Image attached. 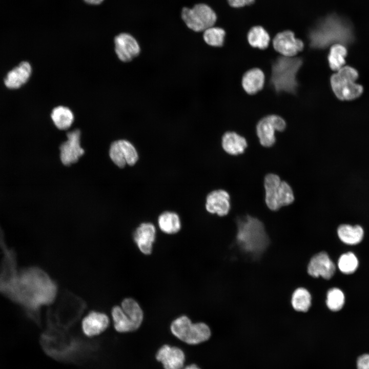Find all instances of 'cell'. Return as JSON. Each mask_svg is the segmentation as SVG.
<instances>
[{
	"mask_svg": "<svg viewBox=\"0 0 369 369\" xmlns=\"http://www.w3.org/2000/svg\"><path fill=\"white\" fill-rule=\"evenodd\" d=\"M23 294L28 306L36 310L39 306L52 303L57 293L55 282L44 271L31 269L24 277Z\"/></svg>",
	"mask_w": 369,
	"mask_h": 369,
	"instance_id": "6da1fadb",
	"label": "cell"
},
{
	"mask_svg": "<svg viewBox=\"0 0 369 369\" xmlns=\"http://www.w3.org/2000/svg\"><path fill=\"white\" fill-rule=\"evenodd\" d=\"M236 223V242L242 250L257 253L266 249L269 239L260 220L248 215L237 217Z\"/></svg>",
	"mask_w": 369,
	"mask_h": 369,
	"instance_id": "7a4b0ae2",
	"label": "cell"
},
{
	"mask_svg": "<svg viewBox=\"0 0 369 369\" xmlns=\"http://www.w3.org/2000/svg\"><path fill=\"white\" fill-rule=\"evenodd\" d=\"M299 58L281 57L272 66L271 84L278 92L295 93L298 86L296 74L302 65Z\"/></svg>",
	"mask_w": 369,
	"mask_h": 369,
	"instance_id": "3957f363",
	"label": "cell"
},
{
	"mask_svg": "<svg viewBox=\"0 0 369 369\" xmlns=\"http://www.w3.org/2000/svg\"><path fill=\"white\" fill-rule=\"evenodd\" d=\"M172 333L180 340L196 344L208 340L211 335L209 326L205 323H193L187 315L175 318L170 325Z\"/></svg>",
	"mask_w": 369,
	"mask_h": 369,
	"instance_id": "277c9868",
	"label": "cell"
},
{
	"mask_svg": "<svg viewBox=\"0 0 369 369\" xmlns=\"http://www.w3.org/2000/svg\"><path fill=\"white\" fill-rule=\"evenodd\" d=\"M265 191V201L268 207L272 211L279 210L281 207L291 204L294 195L291 186L285 181H281L275 174H268L264 178Z\"/></svg>",
	"mask_w": 369,
	"mask_h": 369,
	"instance_id": "5b68a950",
	"label": "cell"
},
{
	"mask_svg": "<svg viewBox=\"0 0 369 369\" xmlns=\"http://www.w3.org/2000/svg\"><path fill=\"white\" fill-rule=\"evenodd\" d=\"M358 76L357 71L348 66H343L332 76L331 86L339 99L351 100L361 94L362 87L355 83Z\"/></svg>",
	"mask_w": 369,
	"mask_h": 369,
	"instance_id": "8992f818",
	"label": "cell"
},
{
	"mask_svg": "<svg viewBox=\"0 0 369 369\" xmlns=\"http://www.w3.org/2000/svg\"><path fill=\"white\" fill-rule=\"evenodd\" d=\"M86 307L84 301L78 296L66 292L61 297L53 314V322L58 326L70 325L80 317Z\"/></svg>",
	"mask_w": 369,
	"mask_h": 369,
	"instance_id": "52a82bcc",
	"label": "cell"
},
{
	"mask_svg": "<svg viewBox=\"0 0 369 369\" xmlns=\"http://www.w3.org/2000/svg\"><path fill=\"white\" fill-rule=\"evenodd\" d=\"M181 16L186 26L195 32L204 31L217 20L215 11L205 4H196L192 8H183Z\"/></svg>",
	"mask_w": 369,
	"mask_h": 369,
	"instance_id": "ba28073f",
	"label": "cell"
},
{
	"mask_svg": "<svg viewBox=\"0 0 369 369\" xmlns=\"http://www.w3.org/2000/svg\"><path fill=\"white\" fill-rule=\"evenodd\" d=\"M109 155L113 162L120 168L127 164L134 165L138 159V154L135 147L125 139L117 140L112 143Z\"/></svg>",
	"mask_w": 369,
	"mask_h": 369,
	"instance_id": "9c48e42d",
	"label": "cell"
},
{
	"mask_svg": "<svg viewBox=\"0 0 369 369\" xmlns=\"http://www.w3.org/2000/svg\"><path fill=\"white\" fill-rule=\"evenodd\" d=\"M67 140L60 146V157L66 166L75 163L85 153L80 144V131L75 129L67 134Z\"/></svg>",
	"mask_w": 369,
	"mask_h": 369,
	"instance_id": "30bf717a",
	"label": "cell"
},
{
	"mask_svg": "<svg viewBox=\"0 0 369 369\" xmlns=\"http://www.w3.org/2000/svg\"><path fill=\"white\" fill-rule=\"evenodd\" d=\"M274 49L286 57H293L301 51L303 42L295 37L291 30H284L276 34L273 40Z\"/></svg>",
	"mask_w": 369,
	"mask_h": 369,
	"instance_id": "8fae6325",
	"label": "cell"
},
{
	"mask_svg": "<svg viewBox=\"0 0 369 369\" xmlns=\"http://www.w3.org/2000/svg\"><path fill=\"white\" fill-rule=\"evenodd\" d=\"M114 43L115 53L118 59L122 61H130L140 53L139 44L129 33H121L118 34L115 37Z\"/></svg>",
	"mask_w": 369,
	"mask_h": 369,
	"instance_id": "7c38bea8",
	"label": "cell"
},
{
	"mask_svg": "<svg viewBox=\"0 0 369 369\" xmlns=\"http://www.w3.org/2000/svg\"><path fill=\"white\" fill-rule=\"evenodd\" d=\"M335 265L325 252H319L310 259L307 267L308 274L314 278L330 279L334 275Z\"/></svg>",
	"mask_w": 369,
	"mask_h": 369,
	"instance_id": "4fadbf2b",
	"label": "cell"
},
{
	"mask_svg": "<svg viewBox=\"0 0 369 369\" xmlns=\"http://www.w3.org/2000/svg\"><path fill=\"white\" fill-rule=\"evenodd\" d=\"M133 240L139 251L146 255L151 254L156 238V229L151 222H143L135 230Z\"/></svg>",
	"mask_w": 369,
	"mask_h": 369,
	"instance_id": "5bb4252c",
	"label": "cell"
},
{
	"mask_svg": "<svg viewBox=\"0 0 369 369\" xmlns=\"http://www.w3.org/2000/svg\"><path fill=\"white\" fill-rule=\"evenodd\" d=\"M205 208L211 214H216L220 217L226 216L231 208L229 193L223 189L210 192L206 198Z\"/></svg>",
	"mask_w": 369,
	"mask_h": 369,
	"instance_id": "9a60e30c",
	"label": "cell"
},
{
	"mask_svg": "<svg viewBox=\"0 0 369 369\" xmlns=\"http://www.w3.org/2000/svg\"><path fill=\"white\" fill-rule=\"evenodd\" d=\"M82 330L88 337L97 336L105 331L109 325L108 316L100 312L92 311L83 320Z\"/></svg>",
	"mask_w": 369,
	"mask_h": 369,
	"instance_id": "2e32d148",
	"label": "cell"
},
{
	"mask_svg": "<svg viewBox=\"0 0 369 369\" xmlns=\"http://www.w3.org/2000/svg\"><path fill=\"white\" fill-rule=\"evenodd\" d=\"M156 359L162 363L165 369H181L184 355L178 347L165 345L158 351Z\"/></svg>",
	"mask_w": 369,
	"mask_h": 369,
	"instance_id": "e0dca14e",
	"label": "cell"
},
{
	"mask_svg": "<svg viewBox=\"0 0 369 369\" xmlns=\"http://www.w3.org/2000/svg\"><path fill=\"white\" fill-rule=\"evenodd\" d=\"M31 73L30 64L27 61H23L7 74L5 85L9 89L18 88L28 80Z\"/></svg>",
	"mask_w": 369,
	"mask_h": 369,
	"instance_id": "ac0fdd59",
	"label": "cell"
},
{
	"mask_svg": "<svg viewBox=\"0 0 369 369\" xmlns=\"http://www.w3.org/2000/svg\"><path fill=\"white\" fill-rule=\"evenodd\" d=\"M337 233L342 242L348 245H355L362 240L364 231L363 228L358 224L342 223L337 228Z\"/></svg>",
	"mask_w": 369,
	"mask_h": 369,
	"instance_id": "d6986e66",
	"label": "cell"
},
{
	"mask_svg": "<svg viewBox=\"0 0 369 369\" xmlns=\"http://www.w3.org/2000/svg\"><path fill=\"white\" fill-rule=\"evenodd\" d=\"M221 146L223 150L231 155L243 153L247 147L246 139L234 132H227L222 137Z\"/></svg>",
	"mask_w": 369,
	"mask_h": 369,
	"instance_id": "ffe728a7",
	"label": "cell"
},
{
	"mask_svg": "<svg viewBox=\"0 0 369 369\" xmlns=\"http://www.w3.org/2000/svg\"><path fill=\"white\" fill-rule=\"evenodd\" d=\"M275 127L270 115L261 119L256 127V132L261 145L265 147H270L275 142Z\"/></svg>",
	"mask_w": 369,
	"mask_h": 369,
	"instance_id": "44dd1931",
	"label": "cell"
},
{
	"mask_svg": "<svg viewBox=\"0 0 369 369\" xmlns=\"http://www.w3.org/2000/svg\"><path fill=\"white\" fill-rule=\"evenodd\" d=\"M264 83V74L258 68L248 71L243 76L242 79V87L249 94H254L261 90Z\"/></svg>",
	"mask_w": 369,
	"mask_h": 369,
	"instance_id": "7402d4cb",
	"label": "cell"
},
{
	"mask_svg": "<svg viewBox=\"0 0 369 369\" xmlns=\"http://www.w3.org/2000/svg\"><path fill=\"white\" fill-rule=\"evenodd\" d=\"M159 229L167 234H174L181 229L179 216L176 212L167 211L161 213L157 218Z\"/></svg>",
	"mask_w": 369,
	"mask_h": 369,
	"instance_id": "603a6c76",
	"label": "cell"
},
{
	"mask_svg": "<svg viewBox=\"0 0 369 369\" xmlns=\"http://www.w3.org/2000/svg\"><path fill=\"white\" fill-rule=\"evenodd\" d=\"M51 118L56 127L61 130L69 129L74 120L72 111L63 106L55 107L51 112Z\"/></svg>",
	"mask_w": 369,
	"mask_h": 369,
	"instance_id": "cb8c5ba5",
	"label": "cell"
},
{
	"mask_svg": "<svg viewBox=\"0 0 369 369\" xmlns=\"http://www.w3.org/2000/svg\"><path fill=\"white\" fill-rule=\"evenodd\" d=\"M112 316L114 328L118 332H130L138 329L121 307L114 306L112 310Z\"/></svg>",
	"mask_w": 369,
	"mask_h": 369,
	"instance_id": "d4e9b609",
	"label": "cell"
},
{
	"mask_svg": "<svg viewBox=\"0 0 369 369\" xmlns=\"http://www.w3.org/2000/svg\"><path fill=\"white\" fill-rule=\"evenodd\" d=\"M247 39L251 46L260 49H266L270 42L269 33L260 25L254 26L250 29L247 34Z\"/></svg>",
	"mask_w": 369,
	"mask_h": 369,
	"instance_id": "484cf974",
	"label": "cell"
},
{
	"mask_svg": "<svg viewBox=\"0 0 369 369\" xmlns=\"http://www.w3.org/2000/svg\"><path fill=\"white\" fill-rule=\"evenodd\" d=\"M312 299L311 294L307 289L298 288L292 295V306L297 312H306L311 306Z\"/></svg>",
	"mask_w": 369,
	"mask_h": 369,
	"instance_id": "4316f807",
	"label": "cell"
},
{
	"mask_svg": "<svg viewBox=\"0 0 369 369\" xmlns=\"http://www.w3.org/2000/svg\"><path fill=\"white\" fill-rule=\"evenodd\" d=\"M121 307L138 329L144 320V312L139 304L135 299L127 298L124 299Z\"/></svg>",
	"mask_w": 369,
	"mask_h": 369,
	"instance_id": "83f0119b",
	"label": "cell"
},
{
	"mask_svg": "<svg viewBox=\"0 0 369 369\" xmlns=\"http://www.w3.org/2000/svg\"><path fill=\"white\" fill-rule=\"evenodd\" d=\"M347 54L345 47L338 43L333 45L330 51L328 60L330 68L334 71H338L343 67L345 57Z\"/></svg>",
	"mask_w": 369,
	"mask_h": 369,
	"instance_id": "f1b7e54d",
	"label": "cell"
},
{
	"mask_svg": "<svg viewBox=\"0 0 369 369\" xmlns=\"http://www.w3.org/2000/svg\"><path fill=\"white\" fill-rule=\"evenodd\" d=\"M225 31L221 28L211 27L203 31V38L209 45L213 47H221L224 43Z\"/></svg>",
	"mask_w": 369,
	"mask_h": 369,
	"instance_id": "f546056e",
	"label": "cell"
},
{
	"mask_svg": "<svg viewBox=\"0 0 369 369\" xmlns=\"http://www.w3.org/2000/svg\"><path fill=\"white\" fill-rule=\"evenodd\" d=\"M345 301L343 293L338 288H333L329 290L327 293L326 304L331 311L337 312L340 310Z\"/></svg>",
	"mask_w": 369,
	"mask_h": 369,
	"instance_id": "4dcf8cb0",
	"label": "cell"
},
{
	"mask_svg": "<svg viewBox=\"0 0 369 369\" xmlns=\"http://www.w3.org/2000/svg\"><path fill=\"white\" fill-rule=\"evenodd\" d=\"M358 261L356 256L351 252L342 255L339 258L338 266L344 274H350L354 273L357 269Z\"/></svg>",
	"mask_w": 369,
	"mask_h": 369,
	"instance_id": "1f68e13d",
	"label": "cell"
},
{
	"mask_svg": "<svg viewBox=\"0 0 369 369\" xmlns=\"http://www.w3.org/2000/svg\"><path fill=\"white\" fill-rule=\"evenodd\" d=\"M357 368V369H369V354H363L358 358Z\"/></svg>",
	"mask_w": 369,
	"mask_h": 369,
	"instance_id": "d6a6232c",
	"label": "cell"
},
{
	"mask_svg": "<svg viewBox=\"0 0 369 369\" xmlns=\"http://www.w3.org/2000/svg\"><path fill=\"white\" fill-rule=\"evenodd\" d=\"M230 7L234 8H242L247 6L245 0H227Z\"/></svg>",
	"mask_w": 369,
	"mask_h": 369,
	"instance_id": "836d02e7",
	"label": "cell"
},
{
	"mask_svg": "<svg viewBox=\"0 0 369 369\" xmlns=\"http://www.w3.org/2000/svg\"><path fill=\"white\" fill-rule=\"evenodd\" d=\"M84 1L88 4L96 5H99L104 0H84Z\"/></svg>",
	"mask_w": 369,
	"mask_h": 369,
	"instance_id": "e575fe53",
	"label": "cell"
},
{
	"mask_svg": "<svg viewBox=\"0 0 369 369\" xmlns=\"http://www.w3.org/2000/svg\"><path fill=\"white\" fill-rule=\"evenodd\" d=\"M184 369H200L197 365L192 364L187 366Z\"/></svg>",
	"mask_w": 369,
	"mask_h": 369,
	"instance_id": "d590c367",
	"label": "cell"
},
{
	"mask_svg": "<svg viewBox=\"0 0 369 369\" xmlns=\"http://www.w3.org/2000/svg\"><path fill=\"white\" fill-rule=\"evenodd\" d=\"M245 1L247 6H251L255 2V0H245Z\"/></svg>",
	"mask_w": 369,
	"mask_h": 369,
	"instance_id": "8d00e7d4",
	"label": "cell"
}]
</instances>
